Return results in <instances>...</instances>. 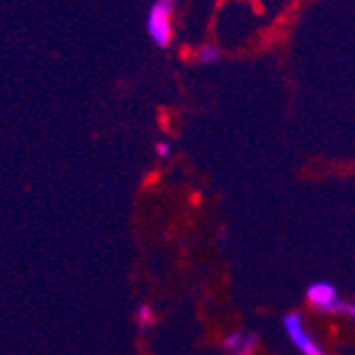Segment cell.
<instances>
[{
    "label": "cell",
    "instance_id": "obj_1",
    "mask_svg": "<svg viewBox=\"0 0 355 355\" xmlns=\"http://www.w3.org/2000/svg\"><path fill=\"white\" fill-rule=\"evenodd\" d=\"M175 0H153L146 13V34L157 49H167L173 40Z\"/></svg>",
    "mask_w": 355,
    "mask_h": 355
},
{
    "label": "cell",
    "instance_id": "obj_2",
    "mask_svg": "<svg viewBox=\"0 0 355 355\" xmlns=\"http://www.w3.org/2000/svg\"><path fill=\"white\" fill-rule=\"evenodd\" d=\"M306 300L313 304L318 311L322 313H347L349 311V304H345L334 286L328 284V282H318V284H311L306 288Z\"/></svg>",
    "mask_w": 355,
    "mask_h": 355
},
{
    "label": "cell",
    "instance_id": "obj_3",
    "mask_svg": "<svg viewBox=\"0 0 355 355\" xmlns=\"http://www.w3.org/2000/svg\"><path fill=\"white\" fill-rule=\"evenodd\" d=\"M284 328L292 340V345L302 353V355H326V351L322 349V345H318L304 328L302 315L300 313H288L284 318Z\"/></svg>",
    "mask_w": 355,
    "mask_h": 355
},
{
    "label": "cell",
    "instance_id": "obj_4",
    "mask_svg": "<svg viewBox=\"0 0 355 355\" xmlns=\"http://www.w3.org/2000/svg\"><path fill=\"white\" fill-rule=\"evenodd\" d=\"M256 347V336L254 334H229L225 338V349L231 353V355H252Z\"/></svg>",
    "mask_w": 355,
    "mask_h": 355
},
{
    "label": "cell",
    "instance_id": "obj_5",
    "mask_svg": "<svg viewBox=\"0 0 355 355\" xmlns=\"http://www.w3.org/2000/svg\"><path fill=\"white\" fill-rule=\"evenodd\" d=\"M222 60V49L218 44H203V47L195 53V62L201 66H214Z\"/></svg>",
    "mask_w": 355,
    "mask_h": 355
},
{
    "label": "cell",
    "instance_id": "obj_6",
    "mask_svg": "<svg viewBox=\"0 0 355 355\" xmlns=\"http://www.w3.org/2000/svg\"><path fill=\"white\" fill-rule=\"evenodd\" d=\"M136 318H138V324H140L142 328H148V326L153 324V320H155V313H153V309H150L148 304H140Z\"/></svg>",
    "mask_w": 355,
    "mask_h": 355
},
{
    "label": "cell",
    "instance_id": "obj_7",
    "mask_svg": "<svg viewBox=\"0 0 355 355\" xmlns=\"http://www.w3.org/2000/svg\"><path fill=\"white\" fill-rule=\"evenodd\" d=\"M155 150H157V155H159L161 159H165V157H169V153H171V146H169L167 142H159V144L155 146Z\"/></svg>",
    "mask_w": 355,
    "mask_h": 355
},
{
    "label": "cell",
    "instance_id": "obj_8",
    "mask_svg": "<svg viewBox=\"0 0 355 355\" xmlns=\"http://www.w3.org/2000/svg\"><path fill=\"white\" fill-rule=\"evenodd\" d=\"M347 313H351V315L355 318V306H349V311H347Z\"/></svg>",
    "mask_w": 355,
    "mask_h": 355
}]
</instances>
